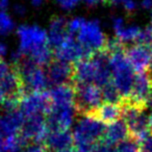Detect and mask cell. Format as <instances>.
<instances>
[{
    "label": "cell",
    "mask_w": 152,
    "mask_h": 152,
    "mask_svg": "<svg viewBox=\"0 0 152 152\" xmlns=\"http://www.w3.org/2000/svg\"><path fill=\"white\" fill-rule=\"evenodd\" d=\"M125 48L126 47L108 53L112 71V83L122 96L123 100L130 96L135 77V72L127 58Z\"/></svg>",
    "instance_id": "1"
},
{
    "label": "cell",
    "mask_w": 152,
    "mask_h": 152,
    "mask_svg": "<svg viewBox=\"0 0 152 152\" xmlns=\"http://www.w3.org/2000/svg\"><path fill=\"white\" fill-rule=\"evenodd\" d=\"M105 124L90 116H83L73 131L74 144L83 152H92L98 143L102 142Z\"/></svg>",
    "instance_id": "2"
},
{
    "label": "cell",
    "mask_w": 152,
    "mask_h": 152,
    "mask_svg": "<svg viewBox=\"0 0 152 152\" xmlns=\"http://www.w3.org/2000/svg\"><path fill=\"white\" fill-rule=\"evenodd\" d=\"M122 106V119L127 125L129 137L139 143L145 140L150 134L148 116L146 115V107L140 106L128 99L121 102Z\"/></svg>",
    "instance_id": "3"
},
{
    "label": "cell",
    "mask_w": 152,
    "mask_h": 152,
    "mask_svg": "<svg viewBox=\"0 0 152 152\" xmlns=\"http://www.w3.org/2000/svg\"><path fill=\"white\" fill-rule=\"evenodd\" d=\"M19 73L23 95L46 91L49 86L46 71L37 66L30 58L24 57L18 65H14Z\"/></svg>",
    "instance_id": "4"
},
{
    "label": "cell",
    "mask_w": 152,
    "mask_h": 152,
    "mask_svg": "<svg viewBox=\"0 0 152 152\" xmlns=\"http://www.w3.org/2000/svg\"><path fill=\"white\" fill-rule=\"evenodd\" d=\"M75 89V112L83 116H91L102 104V89L95 83L73 85Z\"/></svg>",
    "instance_id": "5"
},
{
    "label": "cell",
    "mask_w": 152,
    "mask_h": 152,
    "mask_svg": "<svg viewBox=\"0 0 152 152\" xmlns=\"http://www.w3.org/2000/svg\"><path fill=\"white\" fill-rule=\"evenodd\" d=\"M76 39L81 46L85 47L92 54L103 51L108 41L97 20H85Z\"/></svg>",
    "instance_id": "6"
},
{
    "label": "cell",
    "mask_w": 152,
    "mask_h": 152,
    "mask_svg": "<svg viewBox=\"0 0 152 152\" xmlns=\"http://www.w3.org/2000/svg\"><path fill=\"white\" fill-rule=\"evenodd\" d=\"M53 52H54L55 59L72 64V65L94 55L85 47L81 46L77 39H75V37L70 34H67L61 45L53 49Z\"/></svg>",
    "instance_id": "7"
},
{
    "label": "cell",
    "mask_w": 152,
    "mask_h": 152,
    "mask_svg": "<svg viewBox=\"0 0 152 152\" xmlns=\"http://www.w3.org/2000/svg\"><path fill=\"white\" fill-rule=\"evenodd\" d=\"M19 37V49L24 55L29 54L32 50L49 44L48 32L36 25H21L17 29Z\"/></svg>",
    "instance_id": "8"
},
{
    "label": "cell",
    "mask_w": 152,
    "mask_h": 152,
    "mask_svg": "<svg viewBox=\"0 0 152 152\" xmlns=\"http://www.w3.org/2000/svg\"><path fill=\"white\" fill-rule=\"evenodd\" d=\"M19 108L25 118L37 115L46 117L52 108L49 92H36L23 95L20 100Z\"/></svg>",
    "instance_id": "9"
},
{
    "label": "cell",
    "mask_w": 152,
    "mask_h": 152,
    "mask_svg": "<svg viewBox=\"0 0 152 152\" xmlns=\"http://www.w3.org/2000/svg\"><path fill=\"white\" fill-rule=\"evenodd\" d=\"M48 133L49 129L47 127L46 117L43 115L25 118L20 130V134L27 144H44Z\"/></svg>",
    "instance_id": "10"
},
{
    "label": "cell",
    "mask_w": 152,
    "mask_h": 152,
    "mask_svg": "<svg viewBox=\"0 0 152 152\" xmlns=\"http://www.w3.org/2000/svg\"><path fill=\"white\" fill-rule=\"evenodd\" d=\"M127 99L146 108L152 105V74L149 71L135 75L132 91Z\"/></svg>",
    "instance_id": "11"
},
{
    "label": "cell",
    "mask_w": 152,
    "mask_h": 152,
    "mask_svg": "<svg viewBox=\"0 0 152 152\" xmlns=\"http://www.w3.org/2000/svg\"><path fill=\"white\" fill-rule=\"evenodd\" d=\"M125 53L135 73L148 72L152 63V51L149 46L137 43L125 48Z\"/></svg>",
    "instance_id": "12"
},
{
    "label": "cell",
    "mask_w": 152,
    "mask_h": 152,
    "mask_svg": "<svg viewBox=\"0 0 152 152\" xmlns=\"http://www.w3.org/2000/svg\"><path fill=\"white\" fill-rule=\"evenodd\" d=\"M74 67L72 64L53 59L47 66V78L51 87H57L63 85H70L73 80Z\"/></svg>",
    "instance_id": "13"
},
{
    "label": "cell",
    "mask_w": 152,
    "mask_h": 152,
    "mask_svg": "<svg viewBox=\"0 0 152 152\" xmlns=\"http://www.w3.org/2000/svg\"><path fill=\"white\" fill-rule=\"evenodd\" d=\"M73 107H52L46 116L47 127L49 131L69 130L74 121Z\"/></svg>",
    "instance_id": "14"
},
{
    "label": "cell",
    "mask_w": 152,
    "mask_h": 152,
    "mask_svg": "<svg viewBox=\"0 0 152 152\" xmlns=\"http://www.w3.org/2000/svg\"><path fill=\"white\" fill-rule=\"evenodd\" d=\"M48 92L52 107L75 108V89L72 83L53 87Z\"/></svg>",
    "instance_id": "15"
},
{
    "label": "cell",
    "mask_w": 152,
    "mask_h": 152,
    "mask_svg": "<svg viewBox=\"0 0 152 152\" xmlns=\"http://www.w3.org/2000/svg\"><path fill=\"white\" fill-rule=\"evenodd\" d=\"M73 144V133H71L69 130L49 131L44 142V145L49 150V152H61L72 148Z\"/></svg>",
    "instance_id": "16"
},
{
    "label": "cell",
    "mask_w": 152,
    "mask_h": 152,
    "mask_svg": "<svg viewBox=\"0 0 152 152\" xmlns=\"http://www.w3.org/2000/svg\"><path fill=\"white\" fill-rule=\"evenodd\" d=\"M90 117L97 119L103 124H113L122 118V106L121 104L104 102Z\"/></svg>",
    "instance_id": "17"
},
{
    "label": "cell",
    "mask_w": 152,
    "mask_h": 152,
    "mask_svg": "<svg viewBox=\"0 0 152 152\" xmlns=\"http://www.w3.org/2000/svg\"><path fill=\"white\" fill-rule=\"evenodd\" d=\"M113 27H114L116 39L121 43L125 44L128 42L137 41L142 29L135 25H125L122 18H114L113 20Z\"/></svg>",
    "instance_id": "18"
},
{
    "label": "cell",
    "mask_w": 152,
    "mask_h": 152,
    "mask_svg": "<svg viewBox=\"0 0 152 152\" xmlns=\"http://www.w3.org/2000/svg\"><path fill=\"white\" fill-rule=\"evenodd\" d=\"M127 137H129V131L127 128V125L125 124L123 120H119L106 127L102 142L108 144V145L116 146L125 141Z\"/></svg>",
    "instance_id": "19"
},
{
    "label": "cell",
    "mask_w": 152,
    "mask_h": 152,
    "mask_svg": "<svg viewBox=\"0 0 152 152\" xmlns=\"http://www.w3.org/2000/svg\"><path fill=\"white\" fill-rule=\"evenodd\" d=\"M68 32V21L64 17H54L52 18L49 25V44L53 49L56 48L61 44Z\"/></svg>",
    "instance_id": "20"
},
{
    "label": "cell",
    "mask_w": 152,
    "mask_h": 152,
    "mask_svg": "<svg viewBox=\"0 0 152 152\" xmlns=\"http://www.w3.org/2000/svg\"><path fill=\"white\" fill-rule=\"evenodd\" d=\"M4 145L7 152H19L20 150H22V148H24L28 144L26 143V141L21 137L19 132L17 134L10 135V137H5Z\"/></svg>",
    "instance_id": "21"
},
{
    "label": "cell",
    "mask_w": 152,
    "mask_h": 152,
    "mask_svg": "<svg viewBox=\"0 0 152 152\" xmlns=\"http://www.w3.org/2000/svg\"><path fill=\"white\" fill-rule=\"evenodd\" d=\"M102 94H103V100L104 102L107 103H114V104H121L123 98L120 95L119 91L116 89L114 83L110 81V83L102 88Z\"/></svg>",
    "instance_id": "22"
},
{
    "label": "cell",
    "mask_w": 152,
    "mask_h": 152,
    "mask_svg": "<svg viewBox=\"0 0 152 152\" xmlns=\"http://www.w3.org/2000/svg\"><path fill=\"white\" fill-rule=\"evenodd\" d=\"M117 147L119 149V152H141L140 143L134 139H131L130 137L119 144Z\"/></svg>",
    "instance_id": "23"
},
{
    "label": "cell",
    "mask_w": 152,
    "mask_h": 152,
    "mask_svg": "<svg viewBox=\"0 0 152 152\" xmlns=\"http://www.w3.org/2000/svg\"><path fill=\"white\" fill-rule=\"evenodd\" d=\"M14 27H15V23L11 16L5 12H1L0 13V34H9L14 29Z\"/></svg>",
    "instance_id": "24"
},
{
    "label": "cell",
    "mask_w": 152,
    "mask_h": 152,
    "mask_svg": "<svg viewBox=\"0 0 152 152\" xmlns=\"http://www.w3.org/2000/svg\"><path fill=\"white\" fill-rule=\"evenodd\" d=\"M137 44L146 45V46H149L152 44V26H149V27L142 30L141 34L137 39Z\"/></svg>",
    "instance_id": "25"
},
{
    "label": "cell",
    "mask_w": 152,
    "mask_h": 152,
    "mask_svg": "<svg viewBox=\"0 0 152 152\" xmlns=\"http://www.w3.org/2000/svg\"><path fill=\"white\" fill-rule=\"evenodd\" d=\"M83 22H85V20L83 18H74V19H72L71 21L68 22V32L70 34H72V36L77 34L79 29L81 28V26H83Z\"/></svg>",
    "instance_id": "26"
},
{
    "label": "cell",
    "mask_w": 152,
    "mask_h": 152,
    "mask_svg": "<svg viewBox=\"0 0 152 152\" xmlns=\"http://www.w3.org/2000/svg\"><path fill=\"white\" fill-rule=\"evenodd\" d=\"M92 152H119V149L117 146L108 145L104 142H100L95 146Z\"/></svg>",
    "instance_id": "27"
},
{
    "label": "cell",
    "mask_w": 152,
    "mask_h": 152,
    "mask_svg": "<svg viewBox=\"0 0 152 152\" xmlns=\"http://www.w3.org/2000/svg\"><path fill=\"white\" fill-rule=\"evenodd\" d=\"M12 69H13V65L0 61V83H2V80L7 77V74L12 71Z\"/></svg>",
    "instance_id": "28"
},
{
    "label": "cell",
    "mask_w": 152,
    "mask_h": 152,
    "mask_svg": "<svg viewBox=\"0 0 152 152\" xmlns=\"http://www.w3.org/2000/svg\"><path fill=\"white\" fill-rule=\"evenodd\" d=\"M80 0H56L58 5L64 10H72L78 4Z\"/></svg>",
    "instance_id": "29"
},
{
    "label": "cell",
    "mask_w": 152,
    "mask_h": 152,
    "mask_svg": "<svg viewBox=\"0 0 152 152\" xmlns=\"http://www.w3.org/2000/svg\"><path fill=\"white\" fill-rule=\"evenodd\" d=\"M141 152H152V133L140 143Z\"/></svg>",
    "instance_id": "30"
},
{
    "label": "cell",
    "mask_w": 152,
    "mask_h": 152,
    "mask_svg": "<svg viewBox=\"0 0 152 152\" xmlns=\"http://www.w3.org/2000/svg\"><path fill=\"white\" fill-rule=\"evenodd\" d=\"M24 152H49V150L44 144H31L30 146H27Z\"/></svg>",
    "instance_id": "31"
},
{
    "label": "cell",
    "mask_w": 152,
    "mask_h": 152,
    "mask_svg": "<svg viewBox=\"0 0 152 152\" xmlns=\"http://www.w3.org/2000/svg\"><path fill=\"white\" fill-rule=\"evenodd\" d=\"M123 7H124V9L126 10L128 13H132V12H134L135 9H137V3H135L133 0H129L128 2L125 3Z\"/></svg>",
    "instance_id": "32"
},
{
    "label": "cell",
    "mask_w": 152,
    "mask_h": 152,
    "mask_svg": "<svg viewBox=\"0 0 152 152\" xmlns=\"http://www.w3.org/2000/svg\"><path fill=\"white\" fill-rule=\"evenodd\" d=\"M7 53V47L4 43L0 42V61H2V57H4Z\"/></svg>",
    "instance_id": "33"
},
{
    "label": "cell",
    "mask_w": 152,
    "mask_h": 152,
    "mask_svg": "<svg viewBox=\"0 0 152 152\" xmlns=\"http://www.w3.org/2000/svg\"><path fill=\"white\" fill-rule=\"evenodd\" d=\"M25 7H23V5H21V4H19V5H15V7H14V12H15L17 15H19V16H22V15H24L25 14Z\"/></svg>",
    "instance_id": "34"
},
{
    "label": "cell",
    "mask_w": 152,
    "mask_h": 152,
    "mask_svg": "<svg viewBox=\"0 0 152 152\" xmlns=\"http://www.w3.org/2000/svg\"><path fill=\"white\" fill-rule=\"evenodd\" d=\"M9 5H10L9 0H0V13L7 11L9 9Z\"/></svg>",
    "instance_id": "35"
},
{
    "label": "cell",
    "mask_w": 152,
    "mask_h": 152,
    "mask_svg": "<svg viewBox=\"0 0 152 152\" xmlns=\"http://www.w3.org/2000/svg\"><path fill=\"white\" fill-rule=\"evenodd\" d=\"M141 5L146 10H152V0H143Z\"/></svg>",
    "instance_id": "36"
},
{
    "label": "cell",
    "mask_w": 152,
    "mask_h": 152,
    "mask_svg": "<svg viewBox=\"0 0 152 152\" xmlns=\"http://www.w3.org/2000/svg\"><path fill=\"white\" fill-rule=\"evenodd\" d=\"M129 0H105V2H110V3H116V4H123L128 2Z\"/></svg>",
    "instance_id": "37"
},
{
    "label": "cell",
    "mask_w": 152,
    "mask_h": 152,
    "mask_svg": "<svg viewBox=\"0 0 152 152\" xmlns=\"http://www.w3.org/2000/svg\"><path fill=\"white\" fill-rule=\"evenodd\" d=\"M0 152H7L4 145V137L0 135Z\"/></svg>",
    "instance_id": "38"
},
{
    "label": "cell",
    "mask_w": 152,
    "mask_h": 152,
    "mask_svg": "<svg viewBox=\"0 0 152 152\" xmlns=\"http://www.w3.org/2000/svg\"><path fill=\"white\" fill-rule=\"evenodd\" d=\"M83 1H86V2H87L88 4H90V5L98 4V3L102 2V1H104V2H105V0H83Z\"/></svg>",
    "instance_id": "39"
},
{
    "label": "cell",
    "mask_w": 152,
    "mask_h": 152,
    "mask_svg": "<svg viewBox=\"0 0 152 152\" xmlns=\"http://www.w3.org/2000/svg\"><path fill=\"white\" fill-rule=\"evenodd\" d=\"M45 1H46V0H30V2H31L32 5H34V7H40Z\"/></svg>",
    "instance_id": "40"
},
{
    "label": "cell",
    "mask_w": 152,
    "mask_h": 152,
    "mask_svg": "<svg viewBox=\"0 0 152 152\" xmlns=\"http://www.w3.org/2000/svg\"><path fill=\"white\" fill-rule=\"evenodd\" d=\"M61 152H83V151H80L78 148L72 147V148H69V149H67V150H64V151H61Z\"/></svg>",
    "instance_id": "41"
},
{
    "label": "cell",
    "mask_w": 152,
    "mask_h": 152,
    "mask_svg": "<svg viewBox=\"0 0 152 152\" xmlns=\"http://www.w3.org/2000/svg\"><path fill=\"white\" fill-rule=\"evenodd\" d=\"M148 122H149V129H150V132L152 133V112L150 113V115L148 116Z\"/></svg>",
    "instance_id": "42"
},
{
    "label": "cell",
    "mask_w": 152,
    "mask_h": 152,
    "mask_svg": "<svg viewBox=\"0 0 152 152\" xmlns=\"http://www.w3.org/2000/svg\"><path fill=\"white\" fill-rule=\"evenodd\" d=\"M151 26H152V15H151Z\"/></svg>",
    "instance_id": "43"
}]
</instances>
